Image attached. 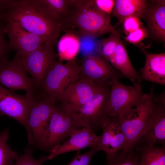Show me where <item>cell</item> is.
<instances>
[{"instance_id":"1","label":"cell","mask_w":165,"mask_h":165,"mask_svg":"<svg viewBox=\"0 0 165 165\" xmlns=\"http://www.w3.org/2000/svg\"><path fill=\"white\" fill-rule=\"evenodd\" d=\"M10 19L28 31L45 38L53 46L65 28L51 22L32 4L30 0H13L0 20Z\"/></svg>"},{"instance_id":"2","label":"cell","mask_w":165,"mask_h":165,"mask_svg":"<svg viewBox=\"0 0 165 165\" xmlns=\"http://www.w3.org/2000/svg\"><path fill=\"white\" fill-rule=\"evenodd\" d=\"M84 35L97 36L111 33L110 15L99 10L93 0H76L67 21Z\"/></svg>"},{"instance_id":"3","label":"cell","mask_w":165,"mask_h":165,"mask_svg":"<svg viewBox=\"0 0 165 165\" xmlns=\"http://www.w3.org/2000/svg\"><path fill=\"white\" fill-rule=\"evenodd\" d=\"M154 93L152 85L149 93L145 94L140 105L130 108L117 118L126 139L125 145L123 151L134 150L142 137L152 110Z\"/></svg>"},{"instance_id":"4","label":"cell","mask_w":165,"mask_h":165,"mask_svg":"<svg viewBox=\"0 0 165 165\" xmlns=\"http://www.w3.org/2000/svg\"><path fill=\"white\" fill-rule=\"evenodd\" d=\"M80 64L75 59L65 64L54 60L49 67L39 90L42 97L50 96L56 102L66 89L79 78Z\"/></svg>"},{"instance_id":"5","label":"cell","mask_w":165,"mask_h":165,"mask_svg":"<svg viewBox=\"0 0 165 165\" xmlns=\"http://www.w3.org/2000/svg\"><path fill=\"white\" fill-rule=\"evenodd\" d=\"M119 79L115 78L110 85L105 108L107 119L112 117L117 118L130 108L138 106L145 96L141 82L128 86L121 83Z\"/></svg>"},{"instance_id":"6","label":"cell","mask_w":165,"mask_h":165,"mask_svg":"<svg viewBox=\"0 0 165 165\" xmlns=\"http://www.w3.org/2000/svg\"><path fill=\"white\" fill-rule=\"evenodd\" d=\"M82 128L70 112L60 104L56 103L44 131L39 149L49 152Z\"/></svg>"},{"instance_id":"7","label":"cell","mask_w":165,"mask_h":165,"mask_svg":"<svg viewBox=\"0 0 165 165\" xmlns=\"http://www.w3.org/2000/svg\"><path fill=\"white\" fill-rule=\"evenodd\" d=\"M35 95L17 94L0 84V116H7L16 120L27 130L28 144L33 145L28 119L32 106L36 99Z\"/></svg>"},{"instance_id":"8","label":"cell","mask_w":165,"mask_h":165,"mask_svg":"<svg viewBox=\"0 0 165 165\" xmlns=\"http://www.w3.org/2000/svg\"><path fill=\"white\" fill-rule=\"evenodd\" d=\"M110 85L103 87L91 99L75 112L70 113L80 127L96 132L107 120L105 108Z\"/></svg>"},{"instance_id":"9","label":"cell","mask_w":165,"mask_h":165,"mask_svg":"<svg viewBox=\"0 0 165 165\" xmlns=\"http://www.w3.org/2000/svg\"><path fill=\"white\" fill-rule=\"evenodd\" d=\"M0 84L13 91L23 90L34 95L37 90L27 75L17 52L12 59L6 57L0 61Z\"/></svg>"},{"instance_id":"10","label":"cell","mask_w":165,"mask_h":165,"mask_svg":"<svg viewBox=\"0 0 165 165\" xmlns=\"http://www.w3.org/2000/svg\"><path fill=\"white\" fill-rule=\"evenodd\" d=\"M153 107L145 131L134 148L165 144V94L152 95Z\"/></svg>"},{"instance_id":"11","label":"cell","mask_w":165,"mask_h":165,"mask_svg":"<svg viewBox=\"0 0 165 165\" xmlns=\"http://www.w3.org/2000/svg\"><path fill=\"white\" fill-rule=\"evenodd\" d=\"M53 46L46 42L38 48L25 55H19L26 72L31 76L37 90L40 89L47 70L57 55Z\"/></svg>"},{"instance_id":"12","label":"cell","mask_w":165,"mask_h":165,"mask_svg":"<svg viewBox=\"0 0 165 165\" xmlns=\"http://www.w3.org/2000/svg\"><path fill=\"white\" fill-rule=\"evenodd\" d=\"M117 77H124L103 57L87 55L83 58L80 64L79 78L106 86L111 85Z\"/></svg>"},{"instance_id":"13","label":"cell","mask_w":165,"mask_h":165,"mask_svg":"<svg viewBox=\"0 0 165 165\" xmlns=\"http://www.w3.org/2000/svg\"><path fill=\"white\" fill-rule=\"evenodd\" d=\"M105 86L79 78L66 89L56 103L59 102L70 113L74 112L89 101Z\"/></svg>"},{"instance_id":"14","label":"cell","mask_w":165,"mask_h":165,"mask_svg":"<svg viewBox=\"0 0 165 165\" xmlns=\"http://www.w3.org/2000/svg\"><path fill=\"white\" fill-rule=\"evenodd\" d=\"M0 20L4 22L11 50H16L20 55L28 54L47 43L45 38L28 31L15 21L10 19Z\"/></svg>"},{"instance_id":"15","label":"cell","mask_w":165,"mask_h":165,"mask_svg":"<svg viewBox=\"0 0 165 165\" xmlns=\"http://www.w3.org/2000/svg\"><path fill=\"white\" fill-rule=\"evenodd\" d=\"M55 104L53 98L43 96L38 99H36L31 108L28 124L32 133L33 146L38 148Z\"/></svg>"},{"instance_id":"16","label":"cell","mask_w":165,"mask_h":165,"mask_svg":"<svg viewBox=\"0 0 165 165\" xmlns=\"http://www.w3.org/2000/svg\"><path fill=\"white\" fill-rule=\"evenodd\" d=\"M101 129L102 133L96 147L97 152L102 151L105 153L108 160L123 151L126 139L117 118L108 119Z\"/></svg>"},{"instance_id":"17","label":"cell","mask_w":165,"mask_h":165,"mask_svg":"<svg viewBox=\"0 0 165 165\" xmlns=\"http://www.w3.org/2000/svg\"><path fill=\"white\" fill-rule=\"evenodd\" d=\"M69 138L52 148L47 156L48 160L57 156L70 152L79 151L83 148L97 146L100 136H97L92 130L82 127L72 134Z\"/></svg>"},{"instance_id":"18","label":"cell","mask_w":165,"mask_h":165,"mask_svg":"<svg viewBox=\"0 0 165 165\" xmlns=\"http://www.w3.org/2000/svg\"><path fill=\"white\" fill-rule=\"evenodd\" d=\"M32 4L49 20L65 28L76 0H30Z\"/></svg>"},{"instance_id":"19","label":"cell","mask_w":165,"mask_h":165,"mask_svg":"<svg viewBox=\"0 0 165 165\" xmlns=\"http://www.w3.org/2000/svg\"><path fill=\"white\" fill-rule=\"evenodd\" d=\"M145 57L144 67L138 73L142 80L165 85V53L154 54L144 49Z\"/></svg>"},{"instance_id":"20","label":"cell","mask_w":165,"mask_h":165,"mask_svg":"<svg viewBox=\"0 0 165 165\" xmlns=\"http://www.w3.org/2000/svg\"><path fill=\"white\" fill-rule=\"evenodd\" d=\"M108 62L124 77L128 79L133 84L141 82L140 77L133 67L120 38L118 41L115 51Z\"/></svg>"},{"instance_id":"21","label":"cell","mask_w":165,"mask_h":165,"mask_svg":"<svg viewBox=\"0 0 165 165\" xmlns=\"http://www.w3.org/2000/svg\"><path fill=\"white\" fill-rule=\"evenodd\" d=\"M165 1L160 0L147 10V23L149 30L155 37L165 39Z\"/></svg>"},{"instance_id":"22","label":"cell","mask_w":165,"mask_h":165,"mask_svg":"<svg viewBox=\"0 0 165 165\" xmlns=\"http://www.w3.org/2000/svg\"><path fill=\"white\" fill-rule=\"evenodd\" d=\"M147 7L144 0H116L112 12L120 23L130 16H136L139 18L142 16Z\"/></svg>"},{"instance_id":"23","label":"cell","mask_w":165,"mask_h":165,"mask_svg":"<svg viewBox=\"0 0 165 165\" xmlns=\"http://www.w3.org/2000/svg\"><path fill=\"white\" fill-rule=\"evenodd\" d=\"M80 46L79 38L75 34L68 32L63 35L57 45L59 62L68 61L75 59Z\"/></svg>"},{"instance_id":"24","label":"cell","mask_w":165,"mask_h":165,"mask_svg":"<svg viewBox=\"0 0 165 165\" xmlns=\"http://www.w3.org/2000/svg\"><path fill=\"white\" fill-rule=\"evenodd\" d=\"M139 152V165H165V144L135 149Z\"/></svg>"},{"instance_id":"25","label":"cell","mask_w":165,"mask_h":165,"mask_svg":"<svg viewBox=\"0 0 165 165\" xmlns=\"http://www.w3.org/2000/svg\"><path fill=\"white\" fill-rule=\"evenodd\" d=\"M9 130L7 128L0 132V165H13L19 156L7 143Z\"/></svg>"},{"instance_id":"26","label":"cell","mask_w":165,"mask_h":165,"mask_svg":"<svg viewBox=\"0 0 165 165\" xmlns=\"http://www.w3.org/2000/svg\"><path fill=\"white\" fill-rule=\"evenodd\" d=\"M110 33L109 37L101 42L99 50L102 56L108 62L114 54L120 38L119 35L114 29Z\"/></svg>"},{"instance_id":"27","label":"cell","mask_w":165,"mask_h":165,"mask_svg":"<svg viewBox=\"0 0 165 165\" xmlns=\"http://www.w3.org/2000/svg\"><path fill=\"white\" fill-rule=\"evenodd\" d=\"M140 155L134 150L122 151L109 160L105 165H139Z\"/></svg>"},{"instance_id":"28","label":"cell","mask_w":165,"mask_h":165,"mask_svg":"<svg viewBox=\"0 0 165 165\" xmlns=\"http://www.w3.org/2000/svg\"><path fill=\"white\" fill-rule=\"evenodd\" d=\"M47 156L43 155L38 159L33 156V150L29 147L24 150V153L19 156L13 165H43L48 160Z\"/></svg>"},{"instance_id":"29","label":"cell","mask_w":165,"mask_h":165,"mask_svg":"<svg viewBox=\"0 0 165 165\" xmlns=\"http://www.w3.org/2000/svg\"><path fill=\"white\" fill-rule=\"evenodd\" d=\"M96 147L83 153L78 151L73 159L66 165H91V159L97 152Z\"/></svg>"},{"instance_id":"30","label":"cell","mask_w":165,"mask_h":165,"mask_svg":"<svg viewBox=\"0 0 165 165\" xmlns=\"http://www.w3.org/2000/svg\"><path fill=\"white\" fill-rule=\"evenodd\" d=\"M3 21L0 20V61L6 58V56L11 50L8 41L6 38Z\"/></svg>"},{"instance_id":"31","label":"cell","mask_w":165,"mask_h":165,"mask_svg":"<svg viewBox=\"0 0 165 165\" xmlns=\"http://www.w3.org/2000/svg\"><path fill=\"white\" fill-rule=\"evenodd\" d=\"M139 18L136 16H131L124 19L123 23L126 35H127L141 28V23Z\"/></svg>"},{"instance_id":"32","label":"cell","mask_w":165,"mask_h":165,"mask_svg":"<svg viewBox=\"0 0 165 165\" xmlns=\"http://www.w3.org/2000/svg\"><path fill=\"white\" fill-rule=\"evenodd\" d=\"M94 3L100 11L107 15H110L115 3L114 0H94Z\"/></svg>"},{"instance_id":"33","label":"cell","mask_w":165,"mask_h":165,"mask_svg":"<svg viewBox=\"0 0 165 165\" xmlns=\"http://www.w3.org/2000/svg\"><path fill=\"white\" fill-rule=\"evenodd\" d=\"M147 35L146 30L144 28H140L128 34L125 38L126 40L133 44L138 43Z\"/></svg>"},{"instance_id":"34","label":"cell","mask_w":165,"mask_h":165,"mask_svg":"<svg viewBox=\"0 0 165 165\" xmlns=\"http://www.w3.org/2000/svg\"><path fill=\"white\" fill-rule=\"evenodd\" d=\"M13 0H0V15L5 13Z\"/></svg>"}]
</instances>
